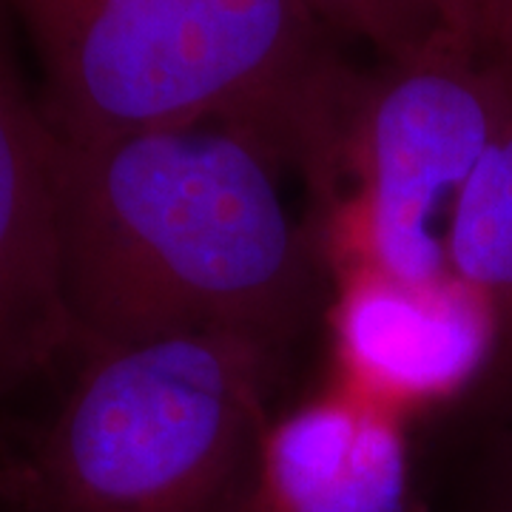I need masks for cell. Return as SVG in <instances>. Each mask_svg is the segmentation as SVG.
<instances>
[{
    "label": "cell",
    "mask_w": 512,
    "mask_h": 512,
    "mask_svg": "<svg viewBox=\"0 0 512 512\" xmlns=\"http://www.w3.org/2000/svg\"><path fill=\"white\" fill-rule=\"evenodd\" d=\"M444 251L450 271L487 293L512 330V111L458 191Z\"/></svg>",
    "instance_id": "cell-8"
},
{
    "label": "cell",
    "mask_w": 512,
    "mask_h": 512,
    "mask_svg": "<svg viewBox=\"0 0 512 512\" xmlns=\"http://www.w3.org/2000/svg\"><path fill=\"white\" fill-rule=\"evenodd\" d=\"M476 52L512 89V0H476Z\"/></svg>",
    "instance_id": "cell-10"
},
{
    "label": "cell",
    "mask_w": 512,
    "mask_h": 512,
    "mask_svg": "<svg viewBox=\"0 0 512 512\" xmlns=\"http://www.w3.org/2000/svg\"><path fill=\"white\" fill-rule=\"evenodd\" d=\"M271 350L239 333H177L83 353L0 495L20 512H228L265 433Z\"/></svg>",
    "instance_id": "cell-3"
},
{
    "label": "cell",
    "mask_w": 512,
    "mask_h": 512,
    "mask_svg": "<svg viewBox=\"0 0 512 512\" xmlns=\"http://www.w3.org/2000/svg\"><path fill=\"white\" fill-rule=\"evenodd\" d=\"M57 146L0 32V384L74 350L57 268Z\"/></svg>",
    "instance_id": "cell-6"
},
{
    "label": "cell",
    "mask_w": 512,
    "mask_h": 512,
    "mask_svg": "<svg viewBox=\"0 0 512 512\" xmlns=\"http://www.w3.org/2000/svg\"><path fill=\"white\" fill-rule=\"evenodd\" d=\"M276 168L268 148L228 126L60 140L57 268L74 350L177 333L274 348L308 288Z\"/></svg>",
    "instance_id": "cell-1"
},
{
    "label": "cell",
    "mask_w": 512,
    "mask_h": 512,
    "mask_svg": "<svg viewBox=\"0 0 512 512\" xmlns=\"http://www.w3.org/2000/svg\"><path fill=\"white\" fill-rule=\"evenodd\" d=\"M495 512H512V467L504 484H501V493H498V510Z\"/></svg>",
    "instance_id": "cell-12"
},
{
    "label": "cell",
    "mask_w": 512,
    "mask_h": 512,
    "mask_svg": "<svg viewBox=\"0 0 512 512\" xmlns=\"http://www.w3.org/2000/svg\"><path fill=\"white\" fill-rule=\"evenodd\" d=\"M316 20L370 40L387 60H404L447 35L441 0H302Z\"/></svg>",
    "instance_id": "cell-9"
},
{
    "label": "cell",
    "mask_w": 512,
    "mask_h": 512,
    "mask_svg": "<svg viewBox=\"0 0 512 512\" xmlns=\"http://www.w3.org/2000/svg\"><path fill=\"white\" fill-rule=\"evenodd\" d=\"M510 111L507 80L450 35L362 80L345 131L342 262L402 279L447 274L450 208Z\"/></svg>",
    "instance_id": "cell-4"
},
{
    "label": "cell",
    "mask_w": 512,
    "mask_h": 512,
    "mask_svg": "<svg viewBox=\"0 0 512 512\" xmlns=\"http://www.w3.org/2000/svg\"><path fill=\"white\" fill-rule=\"evenodd\" d=\"M330 328L339 384L396 413L461 393L504 333L493 299L453 271L402 279L365 262L339 265Z\"/></svg>",
    "instance_id": "cell-5"
},
{
    "label": "cell",
    "mask_w": 512,
    "mask_h": 512,
    "mask_svg": "<svg viewBox=\"0 0 512 512\" xmlns=\"http://www.w3.org/2000/svg\"><path fill=\"white\" fill-rule=\"evenodd\" d=\"M35 43L46 120L66 143L228 126L302 168L342 177L362 77L322 46L302 0H0Z\"/></svg>",
    "instance_id": "cell-2"
},
{
    "label": "cell",
    "mask_w": 512,
    "mask_h": 512,
    "mask_svg": "<svg viewBox=\"0 0 512 512\" xmlns=\"http://www.w3.org/2000/svg\"><path fill=\"white\" fill-rule=\"evenodd\" d=\"M410 495L402 413L345 384L262 433L259 512H407Z\"/></svg>",
    "instance_id": "cell-7"
},
{
    "label": "cell",
    "mask_w": 512,
    "mask_h": 512,
    "mask_svg": "<svg viewBox=\"0 0 512 512\" xmlns=\"http://www.w3.org/2000/svg\"><path fill=\"white\" fill-rule=\"evenodd\" d=\"M447 35L476 52V0H441Z\"/></svg>",
    "instance_id": "cell-11"
}]
</instances>
